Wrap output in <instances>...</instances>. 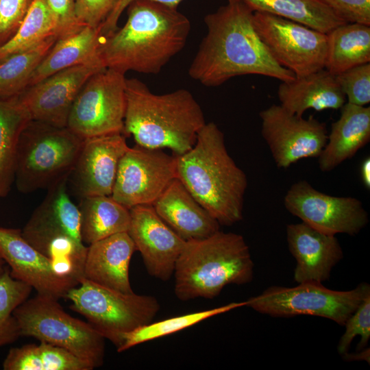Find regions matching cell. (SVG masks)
I'll return each mask as SVG.
<instances>
[{
	"mask_svg": "<svg viewBox=\"0 0 370 370\" xmlns=\"http://www.w3.org/2000/svg\"><path fill=\"white\" fill-rule=\"evenodd\" d=\"M227 1L204 17L207 33L188 69L190 77L209 87L245 75L294 79V73L274 60L259 38L254 11L242 0Z\"/></svg>",
	"mask_w": 370,
	"mask_h": 370,
	"instance_id": "1",
	"label": "cell"
},
{
	"mask_svg": "<svg viewBox=\"0 0 370 370\" xmlns=\"http://www.w3.org/2000/svg\"><path fill=\"white\" fill-rule=\"evenodd\" d=\"M126 109L123 134L149 149H170L181 155L195 145L206 123L193 94L180 88L155 94L137 78H126Z\"/></svg>",
	"mask_w": 370,
	"mask_h": 370,
	"instance_id": "4",
	"label": "cell"
},
{
	"mask_svg": "<svg viewBox=\"0 0 370 370\" xmlns=\"http://www.w3.org/2000/svg\"><path fill=\"white\" fill-rule=\"evenodd\" d=\"M29 285L13 278L9 268L0 274V347L16 341L21 336L13 312L32 291Z\"/></svg>",
	"mask_w": 370,
	"mask_h": 370,
	"instance_id": "34",
	"label": "cell"
},
{
	"mask_svg": "<svg viewBox=\"0 0 370 370\" xmlns=\"http://www.w3.org/2000/svg\"><path fill=\"white\" fill-rule=\"evenodd\" d=\"M152 206L160 217L185 241L205 238L220 230L218 221L177 177L169 184Z\"/></svg>",
	"mask_w": 370,
	"mask_h": 370,
	"instance_id": "21",
	"label": "cell"
},
{
	"mask_svg": "<svg viewBox=\"0 0 370 370\" xmlns=\"http://www.w3.org/2000/svg\"><path fill=\"white\" fill-rule=\"evenodd\" d=\"M44 1L55 20L58 38L72 34L84 26L76 18L75 0Z\"/></svg>",
	"mask_w": 370,
	"mask_h": 370,
	"instance_id": "40",
	"label": "cell"
},
{
	"mask_svg": "<svg viewBox=\"0 0 370 370\" xmlns=\"http://www.w3.org/2000/svg\"><path fill=\"white\" fill-rule=\"evenodd\" d=\"M57 39V36H52L35 47L0 62V99L16 97L28 87L34 72Z\"/></svg>",
	"mask_w": 370,
	"mask_h": 370,
	"instance_id": "31",
	"label": "cell"
},
{
	"mask_svg": "<svg viewBox=\"0 0 370 370\" xmlns=\"http://www.w3.org/2000/svg\"><path fill=\"white\" fill-rule=\"evenodd\" d=\"M253 23L274 60L295 77L325 69L326 34L266 12H254Z\"/></svg>",
	"mask_w": 370,
	"mask_h": 370,
	"instance_id": "12",
	"label": "cell"
},
{
	"mask_svg": "<svg viewBox=\"0 0 370 370\" xmlns=\"http://www.w3.org/2000/svg\"><path fill=\"white\" fill-rule=\"evenodd\" d=\"M332 123L326 145L319 156L321 171L328 172L352 158L370 140V107L345 103Z\"/></svg>",
	"mask_w": 370,
	"mask_h": 370,
	"instance_id": "23",
	"label": "cell"
},
{
	"mask_svg": "<svg viewBox=\"0 0 370 370\" xmlns=\"http://www.w3.org/2000/svg\"><path fill=\"white\" fill-rule=\"evenodd\" d=\"M69 177L47 188L45 198L21 232L24 238L52 262L59 275L79 284L84 278L88 247L81 236L79 208L67 193Z\"/></svg>",
	"mask_w": 370,
	"mask_h": 370,
	"instance_id": "6",
	"label": "cell"
},
{
	"mask_svg": "<svg viewBox=\"0 0 370 370\" xmlns=\"http://www.w3.org/2000/svg\"><path fill=\"white\" fill-rule=\"evenodd\" d=\"M127 9L124 25L103 38L99 58L106 68L156 75L185 47L190 21L177 8L150 0Z\"/></svg>",
	"mask_w": 370,
	"mask_h": 370,
	"instance_id": "2",
	"label": "cell"
},
{
	"mask_svg": "<svg viewBox=\"0 0 370 370\" xmlns=\"http://www.w3.org/2000/svg\"><path fill=\"white\" fill-rule=\"evenodd\" d=\"M119 0H75L77 21L84 25L101 27L112 13Z\"/></svg>",
	"mask_w": 370,
	"mask_h": 370,
	"instance_id": "38",
	"label": "cell"
},
{
	"mask_svg": "<svg viewBox=\"0 0 370 370\" xmlns=\"http://www.w3.org/2000/svg\"><path fill=\"white\" fill-rule=\"evenodd\" d=\"M368 294L370 286L367 283L349 291H334L320 282H307L294 287H269L245 301V306L273 317L312 315L344 325Z\"/></svg>",
	"mask_w": 370,
	"mask_h": 370,
	"instance_id": "10",
	"label": "cell"
},
{
	"mask_svg": "<svg viewBox=\"0 0 370 370\" xmlns=\"http://www.w3.org/2000/svg\"><path fill=\"white\" fill-rule=\"evenodd\" d=\"M65 298L72 302L71 310L86 317L116 349L125 334L152 322L160 308L153 296L122 293L86 278Z\"/></svg>",
	"mask_w": 370,
	"mask_h": 370,
	"instance_id": "9",
	"label": "cell"
},
{
	"mask_svg": "<svg viewBox=\"0 0 370 370\" xmlns=\"http://www.w3.org/2000/svg\"><path fill=\"white\" fill-rule=\"evenodd\" d=\"M259 116L262 136L278 168L319 157L326 145V125L312 116L304 119L277 104L262 110Z\"/></svg>",
	"mask_w": 370,
	"mask_h": 370,
	"instance_id": "15",
	"label": "cell"
},
{
	"mask_svg": "<svg viewBox=\"0 0 370 370\" xmlns=\"http://www.w3.org/2000/svg\"><path fill=\"white\" fill-rule=\"evenodd\" d=\"M81 217V236L84 243L90 245L110 236L127 232L130 209L111 195L82 198L78 207Z\"/></svg>",
	"mask_w": 370,
	"mask_h": 370,
	"instance_id": "26",
	"label": "cell"
},
{
	"mask_svg": "<svg viewBox=\"0 0 370 370\" xmlns=\"http://www.w3.org/2000/svg\"><path fill=\"white\" fill-rule=\"evenodd\" d=\"M345 330L337 345L339 354L348 352L352 342L356 336H360L357 350L360 351L368 345L370 338V294H368L349 316L344 324Z\"/></svg>",
	"mask_w": 370,
	"mask_h": 370,
	"instance_id": "36",
	"label": "cell"
},
{
	"mask_svg": "<svg viewBox=\"0 0 370 370\" xmlns=\"http://www.w3.org/2000/svg\"><path fill=\"white\" fill-rule=\"evenodd\" d=\"M84 140L67 127L31 120L16 147L14 182L18 191L48 188L70 176Z\"/></svg>",
	"mask_w": 370,
	"mask_h": 370,
	"instance_id": "7",
	"label": "cell"
},
{
	"mask_svg": "<svg viewBox=\"0 0 370 370\" xmlns=\"http://www.w3.org/2000/svg\"><path fill=\"white\" fill-rule=\"evenodd\" d=\"M254 12L282 16L327 34L347 23L319 0H242Z\"/></svg>",
	"mask_w": 370,
	"mask_h": 370,
	"instance_id": "30",
	"label": "cell"
},
{
	"mask_svg": "<svg viewBox=\"0 0 370 370\" xmlns=\"http://www.w3.org/2000/svg\"><path fill=\"white\" fill-rule=\"evenodd\" d=\"M176 157V177L220 225L243 219L247 177L229 154L224 134L206 123L193 147Z\"/></svg>",
	"mask_w": 370,
	"mask_h": 370,
	"instance_id": "3",
	"label": "cell"
},
{
	"mask_svg": "<svg viewBox=\"0 0 370 370\" xmlns=\"http://www.w3.org/2000/svg\"><path fill=\"white\" fill-rule=\"evenodd\" d=\"M278 96L280 105L297 116H302L308 109L337 110L345 103V96L336 76L325 69L282 82Z\"/></svg>",
	"mask_w": 370,
	"mask_h": 370,
	"instance_id": "24",
	"label": "cell"
},
{
	"mask_svg": "<svg viewBox=\"0 0 370 370\" xmlns=\"http://www.w3.org/2000/svg\"><path fill=\"white\" fill-rule=\"evenodd\" d=\"M362 351V350H361ZM343 356L345 358V359L347 360H365L368 361L369 363V349H367L365 351H362L360 352H358L357 354H348L347 352L346 354H343Z\"/></svg>",
	"mask_w": 370,
	"mask_h": 370,
	"instance_id": "43",
	"label": "cell"
},
{
	"mask_svg": "<svg viewBox=\"0 0 370 370\" xmlns=\"http://www.w3.org/2000/svg\"><path fill=\"white\" fill-rule=\"evenodd\" d=\"M286 238L296 260L294 280L298 284L328 280L332 268L343 257L335 235L319 232L304 222L288 224Z\"/></svg>",
	"mask_w": 370,
	"mask_h": 370,
	"instance_id": "20",
	"label": "cell"
},
{
	"mask_svg": "<svg viewBox=\"0 0 370 370\" xmlns=\"http://www.w3.org/2000/svg\"><path fill=\"white\" fill-rule=\"evenodd\" d=\"M245 306V301L232 302L215 308L151 322L125 334L122 343L116 350L118 352H125L138 344L173 334L213 316Z\"/></svg>",
	"mask_w": 370,
	"mask_h": 370,
	"instance_id": "33",
	"label": "cell"
},
{
	"mask_svg": "<svg viewBox=\"0 0 370 370\" xmlns=\"http://www.w3.org/2000/svg\"><path fill=\"white\" fill-rule=\"evenodd\" d=\"M327 34L325 69L336 75L352 67L370 63V26L345 23Z\"/></svg>",
	"mask_w": 370,
	"mask_h": 370,
	"instance_id": "27",
	"label": "cell"
},
{
	"mask_svg": "<svg viewBox=\"0 0 370 370\" xmlns=\"http://www.w3.org/2000/svg\"><path fill=\"white\" fill-rule=\"evenodd\" d=\"M130 213L127 233L147 272L160 280H170L186 241L160 217L152 205L134 206Z\"/></svg>",
	"mask_w": 370,
	"mask_h": 370,
	"instance_id": "17",
	"label": "cell"
},
{
	"mask_svg": "<svg viewBox=\"0 0 370 370\" xmlns=\"http://www.w3.org/2000/svg\"><path fill=\"white\" fill-rule=\"evenodd\" d=\"M103 38L100 27L84 25L58 38L36 69L28 87L66 68L101 60L99 50Z\"/></svg>",
	"mask_w": 370,
	"mask_h": 370,
	"instance_id": "25",
	"label": "cell"
},
{
	"mask_svg": "<svg viewBox=\"0 0 370 370\" xmlns=\"http://www.w3.org/2000/svg\"><path fill=\"white\" fill-rule=\"evenodd\" d=\"M176 177V157L137 145L121 157L111 196L128 209L153 205Z\"/></svg>",
	"mask_w": 370,
	"mask_h": 370,
	"instance_id": "13",
	"label": "cell"
},
{
	"mask_svg": "<svg viewBox=\"0 0 370 370\" xmlns=\"http://www.w3.org/2000/svg\"><path fill=\"white\" fill-rule=\"evenodd\" d=\"M5 264V262L4 260L0 257V274H1L6 268Z\"/></svg>",
	"mask_w": 370,
	"mask_h": 370,
	"instance_id": "44",
	"label": "cell"
},
{
	"mask_svg": "<svg viewBox=\"0 0 370 370\" xmlns=\"http://www.w3.org/2000/svg\"><path fill=\"white\" fill-rule=\"evenodd\" d=\"M254 267L243 236L219 230L205 238L186 241L173 273L174 292L181 301L213 299L228 284L250 282Z\"/></svg>",
	"mask_w": 370,
	"mask_h": 370,
	"instance_id": "5",
	"label": "cell"
},
{
	"mask_svg": "<svg viewBox=\"0 0 370 370\" xmlns=\"http://www.w3.org/2000/svg\"><path fill=\"white\" fill-rule=\"evenodd\" d=\"M129 147L121 133L84 138L71 173L78 195H111L119 161Z\"/></svg>",
	"mask_w": 370,
	"mask_h": 370,
	"instance_id": "19",
	"label": "cell"
},
{
	"mask_svg": "<svg viewBox=\"0 0 370 370\" xmlns=\"http://www.w3.org/2000/svg\"><path fill=\"white\" fill-rule=\"evenodd\" d=\"M0 257L8 264L13 278L38 294L60 299L78 285L59 275L52 262L24 238L21 229L0 227Z\"/></svg>",
	"mask_w": 370,
	"mask_h": 370,
	"instance_id": "18",
	"label": "cell"
},
{
	"mask_svg": "<svg viewBox=\"0 0 370 370\" xmlns=\"http://www.w3.org/2000/svg\"><path fill=\"white\" fill-rule=\"evenodd\" d=\"M105 68L100 60L66 68L27 88L17 99L31 120L66 127L79 90L91 75Z\"/></svg>",
	"mask_w": 370,
	"mask_h": 370,
	"instance_id": "16",
	"label": "cell"
},
{
	"mask_svg": "<svg viewBox=\"0 0 370 370\" xmlns=\"http://www.w3.org/2000/svg\"><path fill=\"white\" fill-rule=\"evenodd\" d=\"M52 36H57L56 25L50 10L44 0H34L18 29L0 46V62L11 55L28 50Z\"/></svg>",
	"mask_w": 370,
	"mask_h": 370,
	"instance_id": "32",
	"label": "cell"
},
{
	"mask_svg": "<svg viewBox=\"0 0 370 370\" xmlns=\"http://www.w3.org/2000/svg\"><path fill=\"white\" fill-rule=\"evenodd\" d=\"M2 367L4 370L92 369L70 352L45 342L11 348Z\"/></svg>",
	"mask_w": 370,
	"mask_h": 370,
	"instance_id": "29",
	"label": "cell"
},
{
	"mask_svg": "<svg viewBox=\"0 0 370 370\" xmlns=\"http://www.w3.org/2000/svg\"><path fill=\"white\" fill-rule=\"evenodd\" d=\"M125 73L105 68L91 75L77 95L66 127L83 138L123 134Z\"/></svg>",
	"mask_w": 370,
	"mask_h": 370,
	"instance_id": "11",
	"label": "cell"
},
{
	"mask_svg": "<svg viewBox=\"0 0 370 370\" xmlns=\"http://www.w3.org/2000/svg\"><path fill=\"white\" fill-rule=\"evenodd\" d=\"M347 23L370 26V0H319Z\"/></svg>",
	"mask_w": 370,
	"mask_h": 370,
	"instance_id": "39",
	"label": "cell"
},
{
	"mask_svg": "<svg viewBox=\"0 0 370 370\" xmlns=\"http://www.w3.org/2000/svg\"><path fill=\"white\" fill-rule=\"evenodd\" d=\"M21 336L62 347L92 369L101 367L105 355V338L88 322L68 314L58 299L37 293L13 312Z\"/></svg>",
	"mask_w": 370,
	"mask_h": 370,
	"instance_id": "8",
	"label": "cell"
},
{
	"mask_svg": "<svg viewBox=\"0 0 370 370\" xmlns=\"http://www.w3.org/2000/svg\"><path fill=\"white\" fill-rule=\"evenodd\" d=\"M30 121L17 96L0 99V199L8 194L14 182L18 140Z\"/></svg>",
	"mask_w": 370,
	"mask_h": 370,
	"instance_id": "28",
	"label": "cell"
},
{
	"mask_svg": "<svg viewBox=\"0 0 370 370\" xmlns=\"http://www.w3.org/2000/svg\"><path fill=\"white\" fill-rule=\"evenodd\" d=\"M34 0H0V46L16 32Z\"/></svg>",
	"mask_w": 370,
	"mask_h": 370,
	"instance_id": "37",
	"label": "cell"
},
{
	"mask_svg": "<svg viewBox=\"0 0 370 370\" xmlns=\"http://www.w3.org/2000/svg\"><path fill=\"white\" fill-rule=\"evenodd\" d=\"M284 204L302 222L327 234L354 236L369 222L368 212L358 199L327 195L306 180L291 185L284 196Z\"/></svg>",
	"mask_w": 370,
	"mask_h": 370,
	"instance_id": "14",
	"label": "cell"
},
{
	"mask_svg": "<svg viewBox=\"0 0 370 370\" xmlns=\"http://www.w3.org/2000/svg\"><path fill=\"white\" fill-rule=\"evenodd\" d=\"M360 175L362 181L368 189L370 188V158H365L360 166Z\"/></svg>",
	"mask_w": 370,
	"mask_h": 370,
	"instance_id": "42",
	"label": "cell"
},
{
	"mask_svg": "<svg viewBox=\"0 0 370 370\" xmlns=\"http://www.w3.org/2000/svg\"><path fill=\"white\" fill-rule=\"evenodd\" d=\"M136 0H119L116 5L109 15L105 22L101 25L100 29L103 37H106L117 29V23L122 12L130 3ZM172 8H177L179 4L184 0H150Z\"/></svg>",
	"mask_w": 370,
	"mask_h": 370,
	"instance_id": "41",
	"label": "cell"
},
{
	"mask_svg": "<svg viewBox=\"0 0 370 370\" xmlns=\"http://www.w3.org/2000/svg\"><path fill=\"white\" fill-rule=\"evenodd\" d=\"M135 251L134 243L127 232L89 245L84 263V278L117 291L133 293L129 267Z\"/></svg>",
	"mask_w": 370,
	"mask_h": 370,
	"instance_id": "22",
	"label": "cell"
},
{
	"mask_svg": "<svg viewBox=\"0 0 370 370\" xmlns=\"http://www.w3.org/2000/svg\"><path fill=\"white\" fill-rule=\"evenodd\" d=\"M347 103L365 106L370 102V63L358 65L336 75Z\"/></svg>",
	"mask_w": 370,
	"mask_h": 370,
	"instance_id": "35",
	"label": "cell"
}]
</instances>
